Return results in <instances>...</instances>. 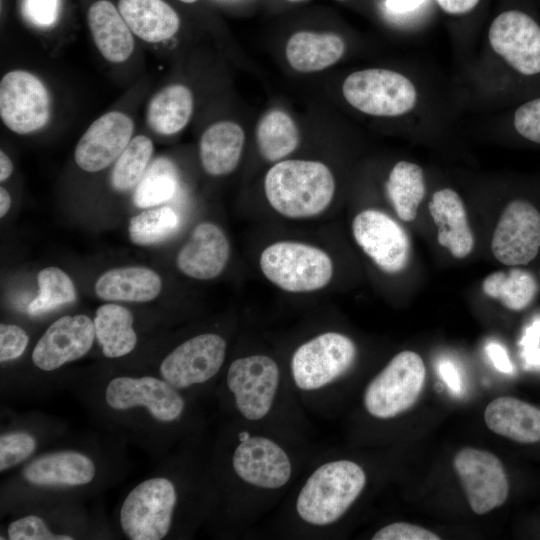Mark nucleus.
Wrapping results in <instances>:
<instances>
[{"label":"nucleus","mask_w":540,"mask_h":540,"mask_svg":"<svg viewBox=\"0 0 540 540\" xmlns=\"http://www.w3.org/2000/svg\"><path fill=\"white\" fill-rule=\"evenodd\" d=\"M264 190L271 207L287 218H309L322 213L331 203L335 181L322 162L284 160L266 173Z\"/></svg>","instance_id":"1"},{"label":"nucleus","mask_w":540,"mask_h":540,"mask_svg":"<svg viewBox=\"0 0 540 540\" xmlns=\"http://www.w3.org/2000/svg\"><path fill=\"white\" fill-rule=\"evenodd\" d=\"M366 484L355 462L338 460L316 469L302 487L296 502L298 515L313 525L337 521L358 498Z\"/></svg>","instance_id":"2"},{"label":"nucleus","mask_w":540,"mask_h":540,"mask_svg":"<svg viewBox=\"0 0 540 540\" xmlns=\"http://www.w3.org/2000/svg\"><path fill=\"white\" fill-rule=\"evenodd\" d=\"M259 264L271 283L293 293L322 289L333 275L332 260L325 251L294 241L267 246L260 255Z\"/></svg>","instance_id":"3"},{"label":"nucleus","mask_w":540,"mask_h":540,"mask_svg":"<svg viewBox=\"0 0 540 540\" xmlns=\"http://www.w3.org/2000/svg\"><path fill=\"white\" fill-rule=\"evenodd\" d=\"M425 365L413 351H402L369 383L364 393L366 410L387 419L408 410L417 401L425 382Z\"/></svg>","instance_id":"4"},{"label":"nucleus","mask_w":540,"mask_h":540,"mask_svg":"<svg viewBox=\"0 0 540 540\" xmlns=\"http://www.w3.org/2000/svg\"><path fill=\"white\" fill-rule=\"evenodd\" d=\"M346 101L357 110L373 116H398L413 109L417 92L404 75L382 68L356 71L342 86Z\"/></svg>","instance_id":"5"},{"label":"nucleus","mask_w":540,"mask_h":540,"mask_svg":"<svg viewBox=\"0 0 540 540\" xmlns=\"http://www.w3.org/2000/svg\"><path fill=\"white\" fill-rule=\"evenodd\" d=\"M177 494L164 477L144 480L126 496L120 510L123 533L131 540H160L169 532Z\"/></svg>","instance_id":"6"},{"label":"nucleus","mask_w":540,"mask_h":540,"mask_svg":"<svg viewBox=\"0 0 540 540\" xmlns=\"http://www.w3.org/2000/svg\"><path fill=\"white\" fill-rule=\"evenodd\" d=\"M355 357L356 347L349 337L337 332L320 334L294 352V382L302 390L319 389L348 371Z\"/></svg>","instance_id":"7"},{"label":"nucleus","mask_w":540,"mask_h":540,"mask_svg":"<svg viewBox=\"0 0 540 540\" xmlns=\"http://www.w3.org/2000/svg\"><path fill=\"white\" fill-rule=\"evenodd\" d=\"M50 96L44 83L25 70L6 73L0 82V117L17 134L43 128L50 118Z\"/></svg>","instance_id":"8"},{"label":"nucleus","mask_w":540,"mask_h":540,"mask_svg":"<svg viewBox=\"0 0 540 540\" xmlns=\"http://www.w3.org/2000/svg\"><path fill=\"white\" fill-rule=\"evenodd\" d=\"M453 467L474 513L482 515L504 504L509 483L497 456L467 447L455 455Z\"/></svg>","instance_id":"9"},{"label":"nucleus","mask_w":540,"mask_h":540,"mask_svg":"<svg viewBox=\"0 0 540 540\" xmlns=\"http://www.w3.org/2000/svg\"><path fill=\"white\" fill-rule=\"evenodd\" d=\"M352 232L359 247L382 271L396 274L407 266L409 237L386 213L376 209L358 213L352 222Z\"/></svg>","instance_id":"10"},{"label":"nucleus","mask_w":540,"mask_h":540,"mask_svg":"<svg viewBox=\"0 0 540 540\" xmlns=\"http://www.w3.org/2000/svg\"><path fill=\"white\" fill-rule=\"evenodd\" d=\"M279 382L276 362L265 355L234 360L227 373V385L235 403L248 420H259L270 410Z\"/></svg>","instance_id":"11"},{"label":"nucleus","mask_w":540,"mask_h":540,"mask_svg":"<svg viewBox=\"0 0 540 540\" xmlns=\"http://www.w3.org/2000/svg\"><path fill=\"white\" fill-rule=\"evenodd\" d=\"M540 249V212L529 202L511 201L503 210L495 228L491 250L508 266L526 265Z\"/></svg>","instance_id":"12"},{"label":"nucleus","mask_w":540,"mask_h":540,"mask_svg":"<svg viewBox=\"0 0 540 540\" xmlns=\"http://www.w3.org/2000/svg\"><path fill=\"white\" fill-rule=\"evenodd\" d=\"M226 355V341L214 333L194 336L161 362L162 378L176 389L201 384L217 374Z\"/></svg>","instance_id":"13"},{"label":"nucleus","mask_w":540,"mask_h":540,"mask_svg":"<svg viewBox=\"0 0 540 540\" xmlns=\"http://www.w3.org/2000/svg\"><path fill=\"white\" fill-rule=\"evenodd\" d=\"M108 406L115 410L144 407L161 422L178 419L184 410V400L164 379L152 376L139 378L120 376L112 379L105 391Z\"/></svg>","instance_id":"14"},{"label":"nucleus","mask_w":540,"mask_h":540,"mask_svg":"<svg viewBox=\"0 0 540 540\" xmlns=\"http://www.w3.org/2000/svg\"><path fill=\"white\" fill-rule=\"evenodd\" d=\"M488 38L493 50L524 75L540 73V26L524 12L499 14L491 23Z\"/></svg>","instance_id":"15"},{"label":"nucleus","mask_w":540,"mask_h":540,"mask_svg":"<svg viewBox=\"0 0 540 540\" xmlns=\"http://www.w3.org/2000/svg\"><path fill=\"white\" fill-rule=\"evenodd\" d=\"M94 322L86 315L63 316L38 340L32 361L43 371H53L89 352L95 338Z\"/></svg>","instance_id":"16"},{"label":"nucleus","mask_w":540,"mask_h":540,"mask_svg":"<svg viewBox=\"0 0 540 540\" xmlns=\"http://www.w3.org/2000/svg\"><path fill=\"white\" fill-rule=\"evenodd\" d=\"M132 119L111 111L96 119L79 139L74 158L84 171L98 172L112 164L131 141Z\"/></svg>","instance_id":"17"},{"label":"nucleus","mask_w":540,"mask_h":540,"mask_svg":"<svg viewBox=\"0 0 540 540\" xmlns=\"http://www.w3.org/2000/svg\"><path fill=\"white\" fill-rule=\"evenodd\" d=\"M232 464L245 482L267 489L284 486L291 477V462L285 451L270 439L249 437L236 447Z\"/></svg>","instance_id":"18"},{"label":"nucleus","mask_w":540,"mask_h":540,"mask_svg":"<svg viewBox=\"0 0 540 540\" xmlns=\"http://www.w3.org/2000/svg\"><path fill=\"white\" fill-rule=\"evenodd\" d=\"M230 256L229 241L214 223L198 224L177 255L178 269L193 279L210 280L226 267Z\"/></svg>","instance_id":"19"},{"label":"nucleus","mask_w":540,"mask_h":540,"mask_svg":"<svg viewBox=\"0 0 540 540\" xmlns=\"http://www.w3.org/2000/svg\"><path fill=\"white\" fill-rule=\"evenodd\" d=\"M438 227L437 240L458 259L467 257L474 247V236L468 224L464 203L450 188L436 191L428 205Z\"/></svg>","instance_id":"20"},{"label":"nucleus","mask_w":540,"mask_h":540,"mask_svg":"<svg viewBox=\"0 0 540 540\" xmlns=\"http://www.w3.org/2000/svg\"><path fill=\"white\" fill-rule=\"evenodd\" d=\"M95 475L94 462L77 451H58L40 456L23 470L27 482L41 486L86 485Z\"/></svg>","instance_id":"21"},{"label":"nucleus","mask_w":540,"mask_h":540,"mask_svg":"<svg viewBox=\"0 0 540 540\" xmlns=\"http://www.w3.org/2000/svg\"><path fill=\"white\" fill-rule=\"evenodd\" d=\"M87 21L94 43L106 60L121 63L131 56L132 31L110 1L94 2L88 9Z\"/></svg>","instance_id":"22"},{"label":"nucleus","mask_w":540,"mask_h":540,"mask_svg":"<svg viewBox=\"0 0 540 540\" xmlns=\"http://www.w3.org/2000/svg\"><path fill=\"white\" fill-rule=\"evenodd\" d=\"M487 427L519 443L540 442V409L514 397L491 401L484 412Z\"/></svg>","instance_id":"23"},{"label":"nucleus","mask_w":540,"mask_h":540,"mask_svg":"<svg viewBox=\"0 0 540 540\" xmlns=\"http://www.w3.org/2000/svg\"><path fill=\"white\" fill-rule=\"evenodd\" d=\"M118 10L132 33L149 43L169 39L180 26L178 14L163 0H119Z\"/></svg>","instance_id":"24"},{"label":"nucleus","mask_w":540,"mask_h":540,"mask_svg":"<svg viewBox=\"0 0 540 540\" xmlns=\"http://www.w3.org/2000/svg\"><path fill=\"white\" fill-rule=\"evenodd\" d=\"M161 288L160 276L141 266L108 270L95 283L97 296L107 301L148 302L158 296Z\"/></svg>","instance_id":"25"},{"label":"nucleus","mask_w":540,"mask_h":540,"mask_svg":"<svg viewBox=\"0 0 540 540\" xmlns=\"http://www.w3.org/2000/svg\"><path fill=\"white\" fill-rule=\"evenodd\" d=\"M245 141L241 126L232 121L210 125L200 139V159L212 176L231 173L238 165Z\"/></svg>","instance_id":"26"},{"label":"nucleus","mask_w":540,"mask_h":540,"mask_svg":"<svg viewBox=\"0 0 540 540\" xmlns=\"http://www.w3.org/2000/svg\"><path fill=\"white\" fill-rule=\"evenodd\" d=\"M344 50V41L337 34L300 31L289 38L286 58L294 70L309 73L333 65Z\"/></svg>","instance_id":"27"},{"label":"nucleus","mask_w":540,"mask_h":540,"mask_svg":"<svg viewBox=\"0 0 540 540\" xmlns=\"http://www.w3.org/2000/svg\"><path fill=\"white\" fill-rule=\"evenodd\" d=\"M193 106V95L188 87L168 85L151 97L146 110L147 124L157 134H175L188 124Z\"/></svg>","instance_id":"28"},{"label":"nucleus","mask_w":540,"mask_h":540,"mask_svg":"<svg viewBox=\"0 0 540 540\" xmlns=\"http://www.w3.org/2000/svg\"><path fill=\"white\" fill-rule=\"evenodd\" d=\"M133 315L119 305L100 306L94 318L95 336L108 358H119L132 352L137 344Z\"/></svg>","instance_id":"29"},{"label":"nucleus","mask_w":540,"mask_h":540,"mask_svg":"<svg viewBox=\"0 0 540 540\" xmlns=\"http://www.w3.org/2000/svg\"><path fill=\"white\" fill-rule=\"evenodd\" d=\"M386 188L399 218L406 222L414 220L425 195L421 167L408 161L396 163L389 174Z\"/></svg>","instance_id":"30"},{"label":"nucleus","mask_w":540,"mask_h":540,"mask_svg":"<svg viewBox=\"0 0 540 540\" xmlns=\"http://www.w3.org/2000/svg\"><path fill=\"white\" fill-rule=\"evenodd\" d=\"M260 154L270 162L279 161L298 146L300 135L293 119L281 110L266 113L256 129Z\"/></svg>","instance_id":"31"},{"label":"nucleus","mask_w":540,"mask_h":540,"mask_svg":"<svg viewBox=\"0 0 540 540\" xmlns=\"http://www.w3.org/2000/svg\"><path fill=\"white\" fill-rule=\"evenodd\" d=\"M482 289L487 296L499 300L507 309L520 311L534 299L537 283L530 272L513 268L508 272L496 271L485 277Z\"/></svg>","instance_id":"32"},{"label":"nucleus","mask_w":540,"mask_h":540,"mask_svg":"<svg viewBox=\"0 0 540 540\" xmlns=\"http://www.w3.org/2000/svg\"><path fill=\"white\" fill-rule=\"evenodd\" d=\"M178 186V172L174 163L165 157L154 160L146 169L133 195L137 207L159 205L173 197Z\"/></svg>","instance_id":"33"},{"label":"nucleus","mask_w":540,"mask_h":540,"mask_svg":"<svg viewBox=\"0 0 540 540\" xmlns=\"http://www.w3.org/2000/svg\"><path fill=\"white\" fill-rule=\"evenodd\" d=\"M153 153V142L145 135L135 136L117 158L111 173L116 191L125 192L137 185Z\"/></svg>","instance_id":"34"},{"label":"nucleus","mask_w":540,"mask_h":540,"mask_svg":"<svg viewBox=\"0 0 540 540\" xmlns=\"http://www.w3.org/2000/svg\"><path fill=\"white\" fill-rule=\"evenodd\" d=\"M38 295L28 305V313L39 315L73 302L76 290L71 278L57 267L42 269L37 275Z\"/></svg>","instance_id":"35"},{"label":"nucleus","mask_w":540,"mask_h":540,"mask_svg":"<svg viewBox=\"0 0 540 540\" xmlns=\"http://www.w3.org/2000/svg\"><path fill=\"white\" fill-rule=\"evenodd\" d=\"M179 216L170 207L149 209L131 218L129 235L137 245H152L165 241L179 227Z\"/></svg>","instance_id":"36"},{"label":"nucleus","mask_w":540,"mask_h":540,"mask_svg":"<svg viewBox=\"0 0 540 540\" xmlns=\"http://www.w3.org/2000/svg\"><path fill=\"white\" fill-rule=\"evenodd\" d=\"M36 449L35 438L27 432H10L0 437V471L26 460Z\"/></svg>","instance_id":"37"},{"label":"nucleus","mask_w":540,"mask_h":540,"mask_svg":"<svg viewBox=\"0 0 540 540\" xmlns=\"http://www.w3.org/2000/svg\"><path fill=\"white\" fill-rule=\"evenodd\" d=\"M11 540H72L66 534L52 532L45 521L36 515H27L12 521L8 526Z\"/></svg>","instance_id":"38"},{"label":"nucleus","mask_w":540,"mask_h":540,"mask_svg":"<svg viewBox=\"0 0 540 540\" xmlns=\"http://www.w3.org/2000/svg\"><path fill=\"white\" fill-rule=\"evenodd\" d=\"M60 0H22L21 12L24 18L38 28L54 25L59 16Z\"/></svg>","instance_id":"39"},{"label":"nucleus","mask_w":540,"mask_h":540,"mask_svg":"<svg viewBox=\"0 0 540 540\" xmlns=\"http://www.w3.org/2000/svg\"><path fill=\"white\" fill-rule=\"evenodd\" d=\"M514 127L527 140L540 144V98L524 103L515 111Z\"/></svg>","instance_id":"40"},{"label":"nucleus","mask_w":540,"mask_h":540,"mask_svg":"<svg viewBox=\"0 0 540 540\" xmlns=\"http://www.w3.org/2000/svg\"><path fill=\"white\" fill-rule=\"evenodd\" d=\"M29 342L24 329L14 324L0 325V361L6 362L20 357Z\"/></svg>","instance_id":"41"},{"label":"nucleus","mask_w":540,"mask_h":540,"mask_svg":"<svg viewBox=\"0 0 540 540\" xmlns=\"http://www.w3.org/2000/svg\"><path fill=\"white\" fill-rule=\"evenodd\" d=\"M373 540H438L440 537L417 525L406 523V522H396L389 524L380 530H378L374 536Z\"/></svg>","instance_id":"42"},{"label":"nucleus","mask_w":540,"mask_h":540,"mask_svg":"<svg viewBox=\"0 0 540 540\" xmlns=\"http://www.w3.org/2000/svg\"><path fill=\"white\" fill-rule=\"evenodd\" d=\"M486 352L498 371L506 374H511L513 372V365L503 346L491 342L486 346Z\"/></svg>","instance_id":"43"},{"label":"nucleus","mask_w":540,"mask_h":540,"mask_svg":"<svg viewBox=\"0 0 540 540\" xmlns=\"http://www.w3.org/2000/svg\"><path fill=\"white\" fill-rule=\"evenodd\" d=\"M438 372L448 387L459 393L461 391V378L455 365L450 361H442L438 365Z\"/></svg>","instance_id":"44"},{"label":"nucleus","mask_w":540,"mask_h":540,"mask_svg":"<svg viewBox=\"0 0 540 540\" xmlns=\"http://www.w3.org/2000/svg\"><path fill=\"white\" fill-rule=\"evenodd\" d=\"M441 9L451 15H462L473 10L480 0H436Z\"/></svg>","instance_id":"45"},{"label":"nucleus","mask_w":540,"mask_h":540,"mask_svg":"<svg viewBox=\"0 0 540 540\" xmlns=\"http://www.w3.org/2000/svg\"><path fill=\"white\" fill-rule=\"evenodd\" d=\"M540 343L533 342L521 346V357L526 367H540Z\"/></svg>","instance_id":"46"},{"label":"nucleus","mask_w":540,"mask_h":540,"mask_svg":"<svg viewBox=\"0 0 540 540\" xmlns=\"http://www.w3.org/2000/svg\"><path fill=\"white\" fill-rule=\"evenodd\" d=\"M424 0H386L387 9L393 13H405L418 7Z\"/></svg>","instance_id":"47"},{"label":"nucleus","mask_w":540,"mask_h":540,"mask_svg":"<svg viewBox=\"0 0 540 540\" xmlns=\"http://www.w3.org/2000/svg\"><path fill=\"white\" fill-rule=\"evenodd\" d=\"M13 164L4 151H0V181L3 182L12 174Z\"/></svg>","instance_id":"48"},{"label":"nucleus","mask_w":540,"mask_h":540,"mask_svg":"<svg viewBox=\"0 0 540 540\" xmlns=\"http://www.w3.org/2000/svg\"><path fill=\"white\" fill-rule=\"evenodd\" d=\"M10 206H11L10 194L5 188L1 187L0 188V216L1 217H4L7 214Z\"/></svg>","instance_id":"49"},{"label":"nucleus","mask_w":540,"mask_h":540,"mask_svg":"<svg viewBox=\"0 0 540 540\" xmlns=\"http://www.w3.org/2000/svg\"><path fill=\"white\" fill-rule=\"evenodd\" d=\"M249 437H250V436H249V434H248L247 432H243V433H241V434L239 435V438H240L241 441H242V440H245V439H247V438H249Z\"/></svg>","instance_id":"50"},{"label":"nucleus","mask_w":540,"mask_h":540,"mask_svg":"<svg viewBox=\"0 0 540 540\" xmlns=\"http://www.w3.org/2000/svg\"><path fill=\"white\" fill-rule=\"evenodd\" d=\"M180 1H182V2H184V3H194V2H196L197 0H180Z\"/></svg>","instance_id":"51"},{"label":"nucleus","mask_w":540,"mask_h":540,"mask_svg":"<svg viewBox=\"0 0 540 540\" xmlns=\"http://www.w3.org/2000/svg\"><path fill=\"white\" fill-rule=\"evenodd\" d=\"M288 1H291V2H299V1H304V0H288Z\"/></svg>","instance_id":"52"}]
</instances>
